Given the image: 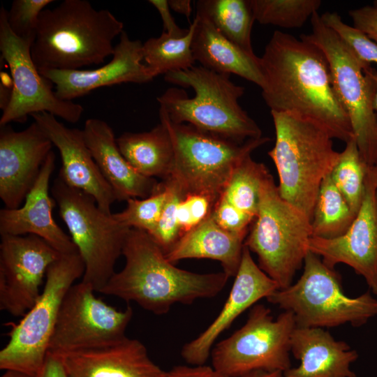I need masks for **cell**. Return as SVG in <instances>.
Instances as JSON below:
<instances>
[{
	"mask_svg": "<svg viewBox=\"0 0 377 377\" xmlns=\"http://www.w3.org/2000/svg\"><path fill=\"white\" fill-rule=\"evenodd\" d=\"M262 96L271 111L293 112L323 127L334 139L354 138L333 87L324 52L313 43L276 31L260 57Z\"/></svg>",
	"mask_w": 377,
	"mask_h": 377,
	"instance_id": "6da1fadb",
	"label": "cell"
},
{
	"mask_svg": "<svg viewBox=\"0 0 377 377\" xmlns=\"http://www.w3.org/2000/svg\"><path fill=\"white\" fill-rule=\"evenodd\" d=\"M122 255L124 267L99 293L133 302L156 315L177 303L216 297L230 278L224 272L198 274L175 267L152 237L138 229L129 230Z\"/></svg>",
	"mask_w": 377,
	"mask_h": 377,
	"instance_id": "7a4b0ae2",
	"label": "cell"
},
{
	"mask_svg": "<svg viewBox=\"0 0 377 377\" xmlns=\"http://www.w3.org/2000/svg\"><path fill=\"white\" fill-rule=\"evenodd\" d=\"M124 24L110 10L87 0H64L40 14L31 57L38 71L80 70L112 56Z\"/></svg>",
	"mask_w": 377,
	"mask_h": 377,
	"instance_id": "3957f363",
	"label": "cell"
},
{
	"mask_svg": "<svg viewBox=\"0 0 377 377\" xmlns=\"http://www.w3.org/2000/svg\"><path fill=\"white\" fill-rule=\"evenodd\" d=\"M164 80L172 84L191 88L195 95L188 97L177 87L167 89L157 101L174 123L195 128L237 143L263 137L257 123L239 104L245 89L230 79L201 66L170 72Z\"/></svg>",
	"mask_w": 377,
	"mask_h": 377,
	"instance_id": "277c9868",
	"label": "cell"
},
{
	"mask_svg": "<svg viewBox=\"0 0 377 377\" xmlns=\"http://www.w3.org/2000/svg\"><path fill=\"white\" fill-rule=\"evenodd\" d=\"M276 140L268 151L280 195L311 220L320 186L339 161L332 138L316 122L293 112L271 111Z\"/></svg>",
	"mask_w": 377,
	"mask_h": 377,
	"instance_id": "5b68a950",
	"label": "cell"
},
{
	"mask_svg": "<svg viewBox=\"0 0 377 377\" xmlns=\"http://www.w3.org/2000/svg\"><path fill=\"white\" fill-rule=\"evenodd\" d=\"M311 237V220L280 195L269 172L244 245L257 255L259 267L279 289H284L293 284L296 272L304 265Z\"/></svg>",
	"mask_w": 377,
	"mask_h": 377,
	"instance_id": "8992f818",
	"label": "cell"
},
{
	"mask_svg": "<svg viewBox=\"0 0 377 377\" xmlns=\"http://www.w3.org/2000/svg\"><path fill=\"white\" fill-rule=\"evenodd\" d=\"M173 149L169 176L184 195L204 194L218 200L237 165L269 138L237 143L201 131L188 124L174 123L159 108ZM164 180V179H163Z\"/></svg>",
	"mask_w": 377,
	"mask_h": 377,
	"instance_id": "52a82bcc",
	"label": "cell"
},
{
	"mask_svg": "<svg viewBox=\"0 0 377 377\" xmlns=\"http://www.w3.org/2000/svg\"><path fill=\"white\" fill-rule=\"evenodd\" d=\"M303 267L295 283L266 298L280 309L291 311L296 326L323 328L350 323L359 327L377 316V299L369 292L357 297L347 296L340 274L325 265L318 255L309 251Z\"/></svg>",
	"mask_w": 377,
	"mask_h": 377,
	"instance_id": "ba28073f",
	"label": "cell"
},
{
	"mask_svg": "<svg viewBox=\"0 0 377 377\" xmlns=\"http://www.w3.org/2000/svg\"><path fill=\"white\" fill-rule=\"evenodd\" d=\"M51 192L84 261L82 281L99 293L114 273L131 228L103 212L92 196L67 185L59 176Z\"/></svg>",
	"mask_w": 377,
	"mask_h": 377,
	"instance_id": "9c48e42d",
	"label": "cell"
},
{
	"mask_svg": "<svg viewBox=\"0 0 377 377\" xmlns=\"http://www.w3.org/2000/svg\"><path fill=\"white\" fill-rule=\"evenodd\" d=\"M85 267L79 252L61 254L47 269L41 293L17 323L0 351V369L38 376L48 353L62 301Z\"/></svg>",
	"mask_w": 377,
	"mask_h": 377,
	"instance_id": "30bf717a",
	"label": "cell"
},
{
	"mask_svg": "<svg viewBox=\"0 0 377 377\" xmlns=\"http://www.w3.org/2000/svg\"><path fill=\"white\" fill-rule=\"evenodd\" d=\"M311 33L300 38L313 43L325 54L337 98L347 113L360 155L377 166V115L373 108L376 85L362 62L347 45L322 21L318 12L310 18Z\"/></svg>",
	"mask_w": 377,
	"mask_h": 377,
	"instance_id": "8fae6325",
	"label": "cell"
},
{
	"mask_svg": "<svg viewBox=\"0 0 377 377\" xmlns=\"http://www.w3.org/2000/svg\"><path fill=\"white\" fill-rule=\"evenodd\" d=\"M295 327L291 311L274 318L269 308L255 304L245 324L212 349V367L226 377L256 371L283 373L291 368L290 339Z\"/></svg>",
	"mask_w": 377,
	"mask_h": 377,
	"instance_id": "7c38bea8",
	"label": "cell"
},
{
	"mask_svg": "<svg viewBox=\"0 0 377 377\" xmlns=\"http://www.w3.org/2000/svg\"><path fill=\"white\" fill-rule=\"evenodd\" d=\"M7 10L0 9V50L7 62L13 87L9 101L3 110L0 126L24 122L29 115L47 112L72 124L81 118L83 107L59 98L53 84L40 74L31 57L34 41L17 37L7 21Z\"/></svg>",
	"mask_w": 377,
	"mask_h": 377,
	"instance_id": "4fadbf2b",
	"label": "cell"
},
{
	"mask_svg": "<svg viewBox=\"0 0 377 377\" xmlns=\"http://www.w3.org/2000/svg\"><path fill=\"white\" fill-rule=\"evenodd\" d=\"M82 281L66 293L50 340L48 353L59 355L110 344L124 339L133 311L117 310L94 295Z\"/></svg>",
	"mask_w": 377,
	"mask_h": 377,
	"instance_id": "5bb4252c",
	"label": "cell"
},
{
	"mask_svg": "<svg viewBox=\"0 0 377 377\" xmlns=\"http://www.w3.org/2000/svg\"><path fill=\"white\" fill-rule=\"evenodd\" d=\"M61 255L35 235H1L0 309L23 317L40 297L48 267Z\"/></svg>",
	"mask_w": 377,
	"mask_h": 377,
	"instance_id": "9a60e30c",
	"label": "cell"
},
{
	"mask_svg": "<svg viewBox=\"0 0 377 377\" xmlns=\"http://www.w3.org/2000/svg\"><path fill=\"white\" fill-rule=\"evenodd\" d=\"M308 248L330 268L352 267L377 295V166L368 165L363 200L348 230L333 239L311 237Z\"/></svg>",
	"mask_w": 377,
	"mask_h": 377,
	"instance_id": "2e32d148",
	"label": "cell"
},
{
	"mask_svg": "<svg viewBox=\"0 0 377 377\" xmlns=\"http://www.w3.org/2000/svg\"><path fill=\"white\" fill-rule=\"evenodd\" d=\"M52 143L34 121L16 131L0 126V198L6 208L20 207L34 186Z\"/></svg>",
	"mask_w": 377,
	"mask_h": 377,
	"instance_id": "e0dca14e",
	"label": "cell"
},
{
	"mask_svg": "<svg viewBox=\"0 0 377 377\" xmlns=\"http://www.w3.org/2000/svg\"><path fill=\"white\" fill-rule=\"evenodd\" d=\"M119 36L112 59L96 69H45L39 72L55 86L56 95L65 101H72L103 87L151 82L156 76L142 63L143 43L139 40L130 39L124 31Z\"/></svg>",
	"mask_w": 377,
	"mask_h": 377,
	"instance_id": "ac0fdd59",
	"label": "cell"
},
{
	"mask_svg": "<svg viewBox=\"0 0 377 377\" xmlns=\"http://www.w3.org/2000/svg\"><path fill=\"white\" fill-rule=\"evenodd\" d=\"M279 289L278 284L254 262L251 251L244 246L239 268L221 311L204 332L182 347L184 360L191 366L204 365L220 334L243 312Z\"/></svg>",
	"mask_w": 377,
	"mask_h": 377,
	"instance_id": "d6986e66",
	"label": "cell"
},
{
	"mask_svg": "<svg viewBox=\"0 0 377 377\" xmlns=\"http://www.w3.org/2000/svg\"><path fill=\"white\" fill-rule=\"evenodd\" d=\"M59 150L61 168L58 176L68 186L92 196L105 212L112 214L116 200L89 149L82 130L68 128L47 112L31 115Z\"/></svg>",
	"mask_w": 377,
	"mask_h": 377,
	"instance_id": "ffe728a7",
	"label": "cell"
},
{
	"mask_svg": "<svg viewBox=\"0 0 377 377\" xmlns=\"http://www.w3.org/2000/svg\"><path fill=\"white\" fill-rule=\"evenodd\" d=\"M55 166V154H48L23 206L0 210V234L35 235L61 254L77 252L71 237L56 223L52 216L54 202L49 195V182Z\"/></svg>",
	"mask_w": 377,
	"mask_h": 377,
	"instance_id": "44dd1931",
	"label": "cell"
},
{
	"mask_svg": "<svg viewBox=\"0 0 377 377\" xmlns=\"http://www.w3.org/2000/svg\"><path fill=\"white\" fill-rule=\"evenodd\" d=\"M57 355L68 377H165L167 374L151 360L142 342L127 337L105 346Z\"/></svg>",
	"mask_w": 377,
	"mask_h": 377,
	"instance_id": "7402d4cb",
	"label": "cell"
},
{
	"mask_svg": "<svg viewBox=\"0 0 377 377\" xmlns=\"http://www.w3.org/2000/svg\"><path fill=\"white\" fill-rule=\"evenodd\" d=\"M82 131L86 144L116 200L146 198L159 189L161 182L140 174L123 156L107 122L88 119Z\"/></svg>",
	"mask_w": 377,
	"mask_h": 377,
	"instance_id": "603a6c76",
	"label": "cell"
},
{
	"mask_svg": "<svg viewBox=\"0 0 377 377\" xmlns=\"http://www.w3.org/2000/svg\"><path fill=\"white\" fill-rule=\"evenodd\" d=\"M290 352L300 364L284 371V377H356L350 367L358 357L357 351L321 327L296 326Z\"/></svg>",
	"mask_w": 377,
	"mask_h": 377,
	"instance_id": "cb8c5ba5",
	"label": "cell"
},
{
	"mask_svg": "<svg viewBox=\"0 0 377 377\" xmlns=\"http://www.w3.org/2000/svg\"><path fill=\"white\" fill-rule=\"evenodd\" d=\"M193 22L191 50L195 61L210 71L234 74L262 87L260 57L228 40L205 17L195 15Z\"/></svg>",
	"mask_w": 377,
	"mask_h": 377,
	"instance_id": "d4e9b609",
	"label": "cell"
},
{
	"mask_svg": "<svg viewBox=\"0 0 377 377\" xmlns=\"http://www.w3.org/2000/svg\"><path fill=\"white\" fill-rule=\"evenodd\" d=\"M245 238L232 234L214 221L212 215L183 235L165 255L172 263L187 258L219 261L229 277H235L242 260Z\"/></svg>",
	"mask_w": 377,
	"mask_h": 377,
	"instance_id": "484cf974",
	"label": "cell"
},
{
	"mask_svg": "<svg viewBox=\"0 0 377 377\" xmlns=\"http://www.w3.org/2000/svg\"><path fill=\"white\" fill-rule=\"evenodd\" d=\"M126 160L140 174L166 179L173 161V149L168 128L160 123L149 131L126 132L117 138Z\"/></svg>",
	"mask_w": 377,
	"mask_h": 377,
	"instance_id": "4316f807",
	"label": "cell"
},
{
	"mask_svg": "<svg viewBox=\"0 0 377 377\" xmlns=\"http://www.w3.org/2000/svg\"><path fill=\"white\" fill-rule=\"evenodd\" d=\"M196 15L205 17L225 38L250 54H255L251 31L255 18L250 0H199Z\"/></svg>",
	"mask_w": 377,
	"mask_h": 377,
	"instance_id": "83f0119b",
	"label": "cell"
},
{
	"mask_svg": "<svg viewBox=\"0 0 377 377\" xmlns=\"http://www.w3.org/2000/svg\"><path fill=\"white\" fill-rule=\"evenodd\" d=\"M356 214L334 184L330 175L323 181L311 219V237L333 239L343 235Z\"/></svg>",
	"mask_w": 377,
	"mask_h": 377,
	"instance_id": "f1b7e54d",
	"label": "cell"
},
{
	"mask_svg": "<svg viewBox=\"0 0 377 377\" xmlns=\"http://www.w3.org/2000/svg\"><path fill=\"white\" fill-rule=\"evenodd\" d=\"M193 30L192 22L185 36L176 37L163 32L142 44L143 60L156 77L194 66L195 61L191 50Z\"/></svg>",
	"mask_w": 377,
	"mask_h": 377,
	"instance_id": "f546056e",
	"label": "cell"
},
{
	"mask_svg": "<svg viewBox=\"0 0 377 377\" xmlns=\"http://www.w3.org/2000/svg\"><path fill=\"white\" fill-rule=\"evenodd\" d=\"M268 172L263 163L247 156L235 168L220 198L254 219L259 208L262 183Z\"/></svg>",
	"mask_w": 377,
	"mask_h": 377,
	"instance_id": "4dcf8cb0",
	"label": "cell"
},
{
	"mask_svg": "<svg viewBox=\"0 0 377 377\" xmlns=\"http://www.w3.org/2000/svg\"><path fill=\"white\" fill-rule=\"evenodd\" d=\"M367 167L353 138L346 142L339 161L330 173L334 184L355 214L363 200Z\"/></svg>",
	"mask_w": 377,
	"mask_h": 377,
	"instance_id": "1f68e13d",
	"label": "cell"
},
{
	"mask_svg": "<svg viewBox=\"0 0 377 377\" xmlns=\"http://www.w3.org/2000/svg\"><path fill=\"white\" fill-rule=\"evenodd\" d=\"M255 20L262 24L292 29L302 27L318 12L320 0H250Z\"/></svg>",
	"mask_w": 377,
	"mask_h": 377,
	"instance_id": "d6a6232c",
	"label": "cell"
},
{
	"mask_svg": "<svg viewBox=\"0 0 377 377\" xmlns=\"http://www.w3.org/2000/svg\"><path fill=\"white\" fill-rule=\"evenodd\" d=\"M168 191L161 182L159 189L148 198H130L126 207L121 212L112 214L115 219L130 228H135L151 234L161 218Z\"/></svg>",
	"mask_w": 377,
	"mask_h": 377,
	"instance_id": "836d02e7",
	"label": "cell"
},
{
	"mask_svg": "<svg viewBox=\"0 0 377 377\" xmlns=\"http://www.w3.org/2000/svg\"><path fill=\"white\" fill-rule=\"evenodd\" d=\"M163 182L168 191V198L155 230L149 235L166 254L182 237L177 219V208L185 195L170 180L164 179Z\"/></svg>",
	"mask_w": 377,
	"mask_h": 377,
	"instance_id": "e575fe53",
	"label": "cell"
},
{
	"mask_svg": "<svg viewBox=\"0 0 377 377\" xmlns=\"http://www.w3.org/2000/svg\"><path fill=\"white\" fill-rule=\"evenodd\" d=\"M323 22L332 29L363 63L377 64V43L364 33L345 23L336 12H326L320 15Z\"/></svg>",
	"mask_w": 377,
	"mask_h": 377,
	"instance_id": "d590c367",
	"label": "cell"
},
{
	"mask_svg": "<svg viewBox=\"0 0 377 377\" xmlns=\"http://www.w3.org/2000/svg\"><path fill=\"white\" fill-rule=\"evenodd\" d=\"M52 2V0H14L6 14L12 31L19 38L34 41L40 14Z\"/></svg>",
	"mask_w": 377,
	"mask_h": 377,
	"instance_id": "8d00e7d4",
	"label": "cell"
},
{
	"mask_svg": "<svg viewBox=\"0 0 377 377\" xmlns=\"http://www.w3.org/2000/svg\"><path fill=\"white\" fill-rule=\"evenodd\" d=\"M217 202L204 194H188L179 202L177 219L182 236L208 218Z\"/></svg>",
	"mask_w": 377,
	"mask_h": 377,
	"instance_id": "74e56055",
	"label": "cell"
},
{
	"mask_svg": "<svg viewBox=\"0 0 377 377\" xmlns=\"http://www.w3.org/2000/svg\"><path fill=\"white\" fill-rule=\"evenodd\" d=\"M211 215L223 229L244 238L254 219L221 198L214 205Z\"/></svg>",
	"mask_w": 377,
	"mask_h": 377,
	"instance_id": "f35d334b",
	"label": "cell"
},
{
	"mask_svg": "<svg viewBox=\"0 0 377 377\" xmlns=\"http://www.w3.org/2000/svg\"><path fill=\"white\" fill-rule=\"evenodd\" d=\"M353 27L377 43V8L367 6L348 12Z\"/></svg>",
	"mask_w": 377,
	"mask_h": 377,
	"instance_id": "ab89813d",
	"label": "cell"
},
{
	"mask_svg": "<svg viewBox=\"0 0 377 377\" xmlns=\"http://www.w3.org/2000/svg\"><path fill=\"white\" fill-rule=\"evenodd\" d=\"M151 3L160 14L165 33L176 37L183 36L188 32V29H181L175 22L171 14V9L167 0H149Z\"/></svg>",
	"mask_w": 377,
	"mask_h": 377,
	"instance_id": "60d3db41",
	"label": "cell"
},
{
	"mask_svg": "<svg viewBox=\"0 0 377 377\" xmlns=\"http://www.w3.org/2000/svg\"><path fill=\"white\" fill-rule=\"evenodd\" d=\"M165 377H226L212 367L207 365L186 366L179 365L174 367L167 371Z\"/></svg>",
	"mask_w": 377,
	"mask_h": 377,
	"instance_id": "b9f144b4",
	"label": "cell"
},
{
	"mask_svg": "<svg viewBox=\"0 0 377 377\" xmlns=\"http://www.w3.org/2000/svg\"><path fill=\"white\" fill-rule=\"evenodd\" d=\"M38 377H68L61 357L47 353Z\"/></svg>",
	"mask_w": 377,
	"mask_h": 377,
	"instance_id": "7bdbcfd3",
	"label": "cell"
},
{
	"mask_svg": "<svg viewBox=\"0 0 377 377\" xmlns=\"http://www.w3.org/2000/svg\"><path fill=\"white\" fill-rule=\"evenodd\" d=\"M168 2L171 10L189 18L192 12L190 0H168Z\"/></svg>",
	"mask_w": 377,
	"mask_h": 377,
	"instance_id": "ee69618b",
	"label": "cell"
},
{
	"mask_svg": "<svg viewBox=\"0 0 377 377\" xmlns=\"http://www.w3.org/2000/svg\"><path fill=\"white\" fill-rule=\"evenodd\" d=\"M241 377H284L281 371H256Z\"/></svg>",
	"mask_w": 377,
	"mask_h": 377,
	"instance_id": "f6af8a7d",
	"label": "cell"
},
{
	"mask_svg": "<svg viewBox=\"0 0 377 377\" xmlns=\"http://www.w3.org/2000/svg\"><path fill=\"white\" fill-rule=\"evenodd\" d=\"M365 70L370 75L375 82L376 91L374 97L373 108L376 111L377 110V71H376V69L372 68L371 66L365 68Z\"/></svg>",
	"mask_w": 377,
	"mask_h": 377,
	"instance_id": "bcb514c9",
	"label": "cell"
},
{
	"mask_svg": "<svg viewBox=\"0 0 377 377\" xmlns=\"http://www.w3.org/2000/svg\"><path fill=\"white\" fill-rule=\"evenodd\" d=\"M1 377H38V376H32L20 371L9 369L6 370L5 373Z\"/></svg>",
	"mask_w": 377,
	"mask_h": 377,
	"instance_id": "7dc6e473",
	"label": "cell"
},
{
	"mask_svg": "<svg viewBox=\"0 0 377 377\" xmlns=\"http://www.w3.org/2000/svg\"><path fill=\"white\" fill-rule=\"evenodd\" d=\"M374 7L377 8V0L374 1Z\"/></svg>",
	"mask_w": 377,
	"mask_h": 377,
	"instance_id": "c3c4849f",
	"label": "cell"
}]
</instances>
